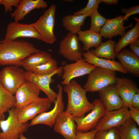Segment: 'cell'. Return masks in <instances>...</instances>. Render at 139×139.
<instances>
[{
    "mask_svg": "<svg viewBox=\"0 0 139 139\" xmlns=\"http://www.w3.org/2000/svg\"><path fill=\"white\" fill-rule=\"evenodd\" d=\"M40 51L31 43L23 40L4 39L0 43V65L22 66L25 58Z\"/></svg>",
    "mask_w": 139,
    "mask_h": 139,
    "instance_id": "obj_1",
    "label": "cell"
},
{
    "mask_svg": "<svg viewBox=\"0 0 139 139\" xmlns=\"http://www.w3.org/2000/svg\"><path fill=\"white\" fill-rule=\"evenodd\" d=\"M63 90L68 95V102L65 111L74 118L85 116L91 111L93 105L87 98V91L75 80H72L64 85Z\"/></svg>",
    "mask_w": 139,
    "mask_h": 139,
    "instance_id": "obj_2",
    "label": "cell"
},
{
    "mask_svg": "<svg viewBox=\"0 0 139 139\" xmlns=\"http://www.w3.org/2000/svg\"><path fill=\"white\" fill-rule=\"evenodd\" d=\"M8 115L6 119L0 123V139H19L29 126L28 122L23 123L19 120L17 109L15 107L8 111Z\"/></svg>",
    "mask_w": 139,
    "mask_h": 139,
    "instance_id": "obj_3",
    "label": "cell"
},
{
    "mask_svg": "<svg viewBox=\"0 0 139 139\" xmlns=\"http://www.w3.org/2000/svg\"><path fill=\"white\" fill-rule=\"evenodd\" d=\"M56 9V5L52 4L37 21L32 23L39 40L48 44H53L56 40L54 32Z\"/></svg>",
    "mask_w": 139,
    "mask_h": 139,
    "instance_id": "obj_4",
    "label": "cell"
},
{
    "mask_svg": "<svg viewBox=\"0 0 139 139\" xmlns=\"http://www.w3.org/2000/svg\"><path fill=\"white\" fill-rule=\"evenodd\" d=\"M116 71L96 67L89 74L83 88L87 92L99 91L116 82Z\"/></svg>",
    "mask_w": 139,
    "mask_h": 139,
    "instance_id": "obj_5",
    "label": "cell"
},
{
    "mask_svg": "<svg viewBox=\"0 0 139 139\" xmlns=\"http://www.w3.org/2000/svg\"><path fill=\"white\" fill-rule=\"evenodd\" d=\"M25 73L18 66L5 67L0 71V83L6 90L15 95L19 88L27 81Z\"/></svg>",
    "mask_w": 139,
    "mask_h": 139,
    "instance_id": "obj_6",
    "label": "cell"
},
{
    "mask_svg": "<svg viewBox=\"0 0 139 139\" xmlns=\"http://www.w3.org/2000/svg\"><path fill=\"white\" fill-rule=\"evenodd\" d=\"M92 103L93 106L90 113L80 118H74L76 131L85 132L94 129L105 114L106 109L99 99H95Z\"/></svg>",
    "mask_w": 139,
    "mask_h": 139,
    "instance_id": "obj_7",
    "label": "cell"
},
{
    "mask_svg": "<svg viewBox=\"0 0 139 139\" xmlns=\"http://www.w3.org/2000/svg\"><path fill=\"white\" fill-rule=\"evenodd\" d=\"M57 87L58 89V92L54 108L50 111L45 112L36 116L31 120L29 126L39 124H45L51 127L54 125L58 116L63 112L64 109L63 96V87L59 84Z\"/></svg>",
    "mask_w": 139,
    "mask_h": 139,
    "instance_id": "obj_8",
    "label": "cell"
},
{
    "mask_svg": "<svg viewBox=\"0 0 139 139\" xmlns=\"http://www.w3.org/2000/svg\"><path fill=\"white\" fill-rule=\"evenodd\" d=\"M63 73L62 66L53 73L48 75H40L30 72H25V76L27 81H30L35 84L40 90L46 95L47 98L52 103L55 102L58 93L50 88V84L52 81V77L57 74L59 77L62 76Z\"/></svg>",
    "mask_w": 139,
    "mask_h": 139,
    "instance_id": "obj_9",
    "label": "cell"
},
{
    "mask_svg": "<svg viewBox=\"0 0 139 139\" xmlns=\"http://www.w3.org/2000/svg\"><path fill=\"white\" fill-rule=\"evenodd\" d=\"M128 109L123 106L117 110L106 111L95 128L96 130L105 131L121 126L131 118Z\"/></svg>",
    "mask_w": 139,
    "mask_h": 139,
    "instance_id": "obj_10",
    "label": "cell"
},
{
    "mask_svg": "<svg viewBox=\"0 0 139 139\" xmlns=\"http://www.w3.org/2000/svg\"><path fill=\"white\" fill-rule=\"evenodd\" d=\"M80 41L76 34L69 32L60 43L59 53L70 61L82 58L83 50Z\"/></svg>",
    "mask_w": 139,
    "mask_h": 139,
    "instance_id": "obj_11",
    "label": "cell"
},
{
    "mask_svg": "<svg viewBox=\"0 0 139 139\" xmlns=\"http://www.w3.org/2000/svg\"><path fill=\"white\" fill-rule=\"evenodd\" d=\"M52 103L47 97H39L24 107L17 109L18 118L21 122H27L38 114L46 112L50 108Z\"/></svg>",
    "mask_w": 139,
    "mask_h": 139,
    "instance_id": "obj_12",
    "label": "cell"
},
{
    "mask_svg": "<svg viewBox=\"0 0 139 139\" xmlns=\"http://www.w3.org/2000/svg\"><path fill=\"white\" fill-rule=\"evenodd\" d=\"M95 67L82 58L74 63L66 64L62 66L61 84L64 85L73 79L89 74Z\"/></svg>",
    "mask_w": 139,
    "mask_h": 139,
    "instance_id": "obj_13",
    "label": "cell"
},
{
    "mask_svg": "<svg viewBox=\"0 0 139 139\" xmlns=\"http://www.w3.org/2000/svg\"><path fill=\"white\" fill-rule=\"evenodd\" d=\"M40 91L32 82L26 81L19 88L16 92L14 107L19 109L25 106L39 97Z\"/></svg>",
    "mask_w": 139,
    "mask_h": 139,
    "instance_id": "obj_14",
    "label": "cell"
},
{
    "mask_svg": "<svg viewBox=\"0 0 139 139\" xmlns=\"http://www.w3.org/2000/svg\"><path fill=\"white\" fill-rule=\"evenodd\" d=\"M20 37L40 39L39 36L32 23L23 24L15 21L9 23L7 27L4 39L12 41Z\"/></svg>",
    "mask_w": 139,
    "mask_h": 139,
    "instance_id": "obj_15",
    "label": "cell"
},
{
    "mask_svg": "<svg viewBox=\"0 0 139 139\" xmlns=\"http://www.w3.org/2000/svg\"><path fill=\"white\" fill-rule=\"evenodd\" d=\"M74 118L65 111L56 118L54 126V131L61 134L64 139H75L76 124Z\"/></svg>",
    "mask_w": 139,
    "mask_h": 139,
    "instance_id": "obj_16",
    "label": "cell"
},
{
    "mask_svg": "<svg viewBox=\"0 0 139 139\" xmlns=\"http://www.w3.org/2000/svg\"><path fill=\"white\" fill-rule=\"evenodd\" d=\"M115 86L123 103L128 108L132 107V99L138 90L137 85L133 80L126 77H116Z\"/></svg>",
    "mask_w": 139,
    "mask_h": 139,
    "instance_id": "obj_17",
    "label": "cell"
},
{
    "mask_svg": "<svg viewBox=\"0 0 139 139\" xmlns=\"http://www.w3.org/2000/svg\"><path fill=\"white\" fill-rule=\"evenodd\" d=\"M99 91V99L106 111L117 110L124 106L123 101L114 84L109 85Z\"/></svg>",
    "mask_w": 139,
    "mask_h": 139,
    "instance_id": "obj_18",
    "label": "cell"
},
{
    "mask_svg": "<svg viewBox=\"0 0 139 139\" xmlns=\"http://www.w3.org/2000/svg\"><path fill=\"white\" fill-rule=\"evenodd\" d=\"M124 23L123 16L120 15L112 19H107L99 33L102 37L109 39L118 35L122 37L125 33L126 30L132 27L133 26V23H131L128 26L125 27Z\"/></svg>",
    "mask_w": 139,
    "mask_h": 139,
    "instance_id": "obj_19",
    "label": "cell"
},
{
    "mask_svg": "<svg viewBox=\"0 0 139 139\" xmlns=\"http://www.w3.org/2000/svg\"><path fill=\"white\" fill-rule=\"evenodd\" d=\"M48 6L47 2L43 0H20L16 9L11 14V16L15 22H18L23 19L32 10L44 9Z\"/></svg>",
    "mask_w": 139,
    "mask_h": 139,
    "instance_id": "obj_20",
    "label": "cell"
},
{
    "mask_svg": "<svg viewBox=\"0 0 139 139\" xmlns=\"http://www.w3.org/2000/svg\"><path fill=\"white\" fill-rule=\"evenodd\" d=\"M118 62L127 72L139 76V57L130 50L123 49L116 54Z\"/></svg>",
    "mask_w": 139,
    "mask_h": 139,
    "instance_id": "obj_21",
    "label": "cell"
},
{
    "mask_svg": "<svg viewBox=\"0 0 139 139\" xmlns=\"http://www.w3.org/2000/svg\"><path fill=\"white\" fill-rule=\"evenodd\" d=\"M83 58L86 61L96 67H99L124 74H127L125 70L118 62L114 60H111L97 57L92 54L90 50L83 53Z\"/></svg>",
    "mask_w": 139,
    "mask_h": 139,
    "instance_id": "obj_22",
    "label": "cell"
},
{
    "mask_svg": "<svg viewBox=\"0 0 139 139\" xmlns=\"http://www.w3.org/2000/svg\"><path fill=\"white\" fill-rule=\"evenodd\" d=\"M79 41L83 44V50L88 51L92 47H98L102 42V37L99 33L89 30H81L77 34Z\"/></svg>",
    "mask_w": 139,
    "mask_h": 139,
    "instance_id": "obj_23",
    "label": "cell"
},
{
    "mask_svg": "<svg viewBox=\"0 0 139 139\" xmlns=\"http://www.w3.org/2000/svg\"><path fill=\"white\" fill-rule=\"evenodd\" d=\"M51 57L50 53L40 51L25 58L23 62L22 66L26 71L30 72L37 66L47 62Z\"/></svg>",
    "mask_w": 139,
    "mask_h": 139,
    "instance_id": "obj_24",
    "label": "cell"
},
{
    "mask_svg": "<svg viewBox=\"0 0 139 139\" xmlns=\"http://www.w3.org/2000/svg\"><path fill=\"white\" fill-rule=\"evenodd\" d=\"M88 17L84 14H74L65 16L62 20L63 27L69 32L77 34L81 30V27L84 23L86 18Z\"/></svg>",
    "mask_w": 139,
    "mask_h": 139,
    "instance_id": "obj_25",
    "label": "cell"
},
{
    "mask_svg": "<svg viewBox=\"0 0 139 139\" xmlns=\"http://www.w3.org/2000/svg\"><path fill=\"white\" fill-rule=\"evenodd\" d=\"M116 44L115 41L109 39L106 42H102L95 49H92L90 51L97 57L114 60L115 57L114 49Z\"/></svg>",
    "mask_w": 139,
    "mask_h": 139,
    "instance_id": "obj_26",
    "label": "cell"
},
{
    "mask_svg": "<svg viewBox=\"0 0 139 139\" xmlns=\"http://www.w3.org/2000/svg\"><path fill=\"white\" fill-rule=\"evenodd\" d=\"M136 23L134 26L126 32L123 36L119 39L114 49L115 54L118 53L124 48L135 41L139 37V20L134 18Z\"/></svg>",
    "mask_w": 139,
    "mask_h": 139,
    "instance_id": "obj_27",
    "label": "cell"
},
{
    "mask_svg": "<svg viewBox=\"0 0 139 139\" xmlns=\"http://www.w3.org/2000/svg\"><path fill=\"white\" fill-rule=\"evenodd\" d=\"M131 118L118 127L119 139H139V129Z\"/></svg>",
    "mask_w": 139,
    "mask_h": 139,
    "instance_id": "obj_28",
    "label": "cell"
},
{
    "mask_svg": "<svg viewBox=\"0 0 139 139\" xmlns=\"http://www.w3.org/2000/svg\"><path fill=\"white\" fill-rule=\"evenodd\" d=\"M15 96L5 88L0 83V112L4 114L14 107Z\"/></svg>",
    "mask_w": 139,
    "mask_h": 139,
    "instance_id": "obj_29",
    "label": "cell"
},
{
    "mask_svg": "<svg viewBox=\"0 0 139 139\" xmlns=\"http://www.w3.org/2000/svg\"><path fill=\"white\" fill-rule=\"evenodd\" d=\"M57 61L51 57L45 63L37 66L30 72L40 75H46L51 74L58 69Z\"/></svg>",
    "mask_w": 139,
    "mask_h": 139,
    "instance_id": "obj_30",
    "label": "cell"
},
{
    "mask_svg": "<svg viewBox=\"0 0 139 139\" xmlns=\"http://www.w3.org/2000/svg\"><path fill=\"white\" fill-rule=\"evenodd\" d=\"M90 16L91 24L89 30L99 33L101 29L105 24L107 19L100 14L98 10L94 12Z\"/></svg>",
    "mask_w": 139,
    "mask_h": 139,
    "instance_id": "obj_31",
    "label": "cell"
},
{
    "mask_svg": "<svg viewBox=\"0 0 139 139\" xmlns=\"http://www.w3.org/2000/svg\"><path fill=\"white\" fill-rule=\"evenodd\" d=\"M94 139H119L118 127H114L105 131L97 130Z\"/></svg>",
    "mask_w": 139,
    "mask_h": 139,
    "instance_id": "obj_32",
    "label": "cell"
},
{
    "mask_svg": "<svg viewBox=\"0 0 139 139\" xmlns=\"http://www.w3.org/2000/svg\"><path fill=\"white\" fill-rule=\"evenodd\" d=\"M100 0H89L85 7L75 12L74 14H84L90 16L95 10H97Z\"/></svg>",
    "mask_w": 139,
    "mask_h": 139,
    "instance_id": "obj_33",
    "label": "cell"
},
{
    "mask_svg": "<svg viewBox=\"0 0 139 139\" xmlns=\"http://www.w3.org/2000/svg\"><path fill=\"white\" fill-rule=\"evenodd\" d=\"M121 12L125 13V15L123 16L124 21L127 20L131 15L139 13V5L134 6L128 9L124 8L121 9Z\"/></svg>",
    "mask_w": 139,
    "mask_h": 139,
    "instance_id": "obj_34",
    "label": "cell"
},
{
    "mask_svg": "<svg viewBox=\"0 0 139 139\" xmlns=\"http://www.w3.org/2000/svg\"><path fill=\"white\" fill-rule=\"evenodd\" d=\"M20 1V0H1L0 4L4 6L5 12L6 13L8 11H12L13 6L16 7Z\"/></svg>",
    "mask_w": 139,
    "mask_h": 139,
    "instance_id": "obj_35",
    "label": "cell"
},
{
    "mask_svg": "<svg viewBox=\"0 0 139 139\" xmlns=\"http://www.w3.org/2000/svg\"><path fill=\"white\" fill-rule=\"evenodd\" d=\"M96 131L94 128L85 132L76 131L75 139H94Z\"/></svg>",
    "mask_w": 139,
    "mask_h": 139,
    "instance_id": "obj_36",
    "label": "cell"
},
{
    "mask_svg": "<svg viewBox=\"0 0 139 139\" xmlns=\"http://www.w3.org/2000/svg\"><path fill=\"white\" fill-rule=\"evenodd\" d=\"M129 111L131 118L139 126V109L133 107L129 108Z\"/></svg>",
    "mask_w": 139,
    "mask_h": 139,
    "instance_id": "obj_37",
    "label": "cell"
},
{
    "mask_svg": "<svg viewBox=\"0 0 139 139\" xmlns=\"http://www.w3.org/2000/svg\"><path fill=\"white\" fill-rule=\"evenodd\" d=\"M130 51L139 57V39H137L135 41L129 44Z\"/></svg>",
    "mask_w": 139,
    "mask_h": 139,
    "instance_id": "obj_38",
    "label": "cell"
},
{
    "mask_svg": "<svg viewBox=\"0 0 139 139\" xmlns=\"http://www.w3.org/2000/svg\"><path fill=\"white\" fill-rule=\"evenodd\" d=\"M132 107L139 109V90L134 94L131 101Z\"/></svg>",
    "mask_w": 139,
    "mask_h": 139,
    "instance_id": "obj_39",
    "label": "cell"
},
{
    "mask_svg": "<svg viewBox=\"0 0 139 139\" xmlns=\"http://www.w3.org/2000/svg\"><path fill=\"white\" fill-rule=\"evenodd\" d=\"M101 2H103L105 3L108 4H116L118 3V0H100Z\"/></svg>",
    "mask_w": 139,
    "mask_h": 139,
    "instance_id": "obj_40",
    "label": "cell"
},
{
    "mask_svg": "<svg viewBox=\"0 0 139 139\" xmlns=\"http://www.w3.org/2000/svg\"><path fill=\"white\" fill-rule=\"evenodd\" d=\"M5 118V116L4 114H2L0 112V123Z\"/></svg>",
    "mask_w": 139,
    "mask_h": 139,
    "instance_id": "obj_41",
    "label": "cell"
},
{
    "mask_svg": "<svg viewBox=\"0 0 139 139\" xmlns=\"http://www.w3.org/2000/svg\"><path fill=\"white\" fill-rule=\"evenodd\" d=\"M19 139H29L25 137L23 135Z\"/></svg>",
    "mask_w": 139,
    "mask_h": 139,
    "instance_id": "obj_42",
    "label": "cell"
},
{
    "mask_svg": "<svg viewBox=\"0 0 139 139\" xmlns=\"http://www.w3.org/2000/svg\"><path fill=\"white\" fill-rule=\"evenodd\" d=\"M1 0H0V3L1 2Z\"/></svg>",
    "mask_w": 139,
    "mask_h": 139,
    "instance_id": "obj_43",
    "label": "cell"
},
{
    "mask_svg": "<svg viewBox=\"0 0 139 139\" xmlns=\"http://www.w3.org/2000/svg\"><path fill=\"white\" fill-rule=\"evenodd\" d=\"M1 40H0V43L1 42Z\"/></svg>",
    "mask_w": 139,
    "mask_h": 139,
    "instance_id": "obj_44",
    "label": "cell"
}]
</instances>
